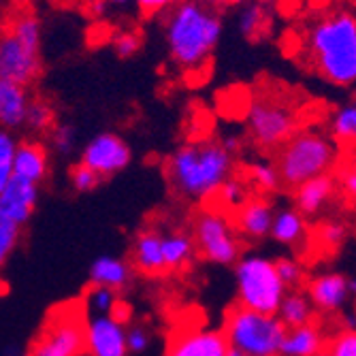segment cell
<instances>
[{"instance_id":"obj_1","label":"cell","mask_w":356,"mask_h":356,"mask_svg":"<svg viewBox=\"0 0 356 356\" xmlns=\"http://www.w3.org/2000/svg\"><path fill=\"white\" fill-rule=\"evenodd\" d=\"M231 147L220 141H201L179 147L167 165V177L177 194L192 201L213 199L231 179Z\"/></svg>"},{"instance_id":"obj_2","label":"cell","mask_w":356,"mask_h":356,"mask_svg":"<svg viewBox=\"0 0 356 356\" xmlns=\"http://www.w3.org/2000/svg\"><path fill=\"white\" fill-rule=\"evenodd\" d=\"M307 58L320 77L335 86L356 83V17L335 11L320 17L307 32Z\"/></svg>"},{"instance_id":"obj_3","label":"cell","mask_w":356,"mask_h":356,"mask_svg":"<svg viewBox=\"0 0 356 356\" xmlns=\"http://www.w3.org/2000/svg\"><path fill=\"white\" fill-rule=\"evenodd\" d=\"M222 35V24L213 11L197 0L177 5L167 22V45L175 64L199 69L209 60Z\"/></svg>"},{"instance_id":"obj_4","label":"cell","mask_w":356,"mask_h":356,"mask_svg":"<svg viewBox=\"0 0 356 356\" xmlns=\"http://www.w3.org/2000/svg\"><path fill=\"white\" fill-rule=\"evenodd\" d=\"M335 143L316 128H299L282 147H277L275 165L286 188L297 190L301 184L329 175L335 167Z\"/></svg>"},{"instance_id":"obj_5","label":"cell","mask_w":356,"mask_h":356,"mask_svg":"<svg viewBox=\"0 0 356 356\" xmlns=\"http://www.w3.org/2000/svg\"><path fill=\"white\" fill-rule=\"evenodd\" d=\"M88 354V312L83 301L56 305L37 337L28 348V356H86Z\"/></svg>"},{"instance_id":"obj_6","label":"cell","mask_w":356,"mask_h":356,"mask_svg":"<svg viewBox=\"0 0 356 356\" xmlns=\"http://www.w3.org/2000/svg\"><path fill=\"white\" fill-rule=\"evenodd\" d=\"M41 67V24L32 13L11 19L0 41V79L19 86L35 81Z\"/></svg>"},{"instance_id":"obj_7","label":"cell","mask_w":356,"mask_h":356,"mask_svg":"<svg viewBox=\"0 0 356 356\" xmlns=\"http://www.w3.org/2000/svg\"><path fill=\"white\" fill-rule=\"evenodd\" d=\"M222 331L229 346L241 350L245 356H280L288 333L277 314L254 312L239 303L226 312Z\"/></svg>"},{"instance_id":"obj_8","label":"cell","mask_w":356,"mask_h":356,"mask_svg":"<svg viewBox=\"0 0 356 356\" xmlns=\"http://www.w3.org/2000/svg\"><path fill=\"white\" fill-rule=\"evenodd\" d=\"M237 303L263 314H277L288 288L282 282L275 261L263 256H243L235 265Z\"/></svg>"},{"instance_id":"obj_9","label":"cell","mask_w":356,"mask_h":356,"mask_svg":"<svg viewBox=\"0 0 356 356\" xmlns=\"http://www.w3.org/2000/svg\"><path fill=\"white\" fill-rule=\"evenodd\" d=\"M248 131L263 149H277L299 131V111L277 94H263L250 103Z\"/></svg>"},{"instance_id":"obj_10","label":"cell","mask_w":356,"mask_h":356,"mask_svg":"<svg viewBox=\"0 0 356 356\" xmlns=\"http://www.w3.org/2000/svg\"><path fill=\"white\" fill-rule=\"evenodd\" d=\"M192 237L201 256L213 265H237L241 261V243L233 231L231 216L218 207L203 209L197 216Z\"/></svg>"},{"instance_id":"obj_11","label":"cell","mask_w":356,"mask_h":356,"mask_svg":"<svg viewBox=\"0 0 356 356\" xmlns=\"http://www.w3.org/2000/svg\"><path fill=\"white\" fill-rule=\"evenodd\" d=\"M229 339L220 329L179 327L169 337L165 356H226Z\"/></svg>"},{"instance_id":"obj_12","label":"cell","mask_w":356,"mask_h":356,"mask_svg":"<svg viewBox=\"0 0 356 356\" xmlns=\"http://www.w3.org/2000/svg\"><path fill=\"white\" fill-rule=\"evenodd\" d=\"M128 354V322L115 316H88V356Z\"/></svg>"},{"instance_id":"obj_13","label":"cell","mask_w":356,"mask_h":356,"mask_svg":"<svg viewBox=\"0 0 356 356\" xmlns=\"http://www.w3.org/2000/svg\"><path fill=\"white\" fill-rule=\"evenodd\" d=\"M81 163L94 169L101 177H111L131 165V147L118 135L105 133L94 137L86 145L81 154Z\"/></svg>"},{"instance_id":"obj_14","label":"cell","mask_w":356,"mask_h":356,"mask_svg":"<svg viewBox=\"0 0 356 356\" xmlns=\"http://www.w3.org/2000/svg\"><path fill=\"white\" fill-rule=\"evenodd\" d=\"M307 295L318 314L333 316L343 312L348 299L352 297L350 280L343 273H325L307 284Z\"/></svg>"},{"instance_id":"obj_15","label":"cell","mask_w":356,"mask_h":356,"mask_svg":"<svg viewBox=\"0 0 356 356\" xmlns=\"http://www.w3.org/2000/svg\"><path fill=\"white\" fill-rule=\"evenodd\" d=\"M39 184H32L22 177H11L5 186H0V218H9L24 226L39 199Z\"/></svg>"},{"instance_id":"obj_16","label":"cell","mask_w":356,"mask_h":356,"mask_svg":"<svg viewBox=\"0 0 356 356\" xmlns=\"http://www.w3.org/2000/svg\"><path fill=\"white\" fill-rule=\"evenodd\" d=\"M133 267L147 277L163 275L167 271L165 261V233L158 229H145L137 235L133 250Z\"/></svg>"},{"instance_id":"obj_17","label":"cell","mask_w":356,"mask_h":356,"mask_svg":"<svg viewBox=\"0 0 356 356\" xmlns=\"http://www.w3.org/2000/svg\"><path fill=\"white\" fill-rule=\"evenodd\" d=\"M231 220L235 224V229L250 237V239H263L271 235L273 229V207L265 199H248L235 213H231Z\"/></svg>"},{"instance_id":"obj_18","label":"cell","mask_w":356,"mask_h":356,"mask_svg":"<svg viewBox=\"0 0 356 356\" xmlns=\"http://www.w3.org/2000/svg\"><path fill=\"white\" fill-rule=\"evenodd\" d=\"M30 99L26 86L0 79V122H3L5 131H17V128L26 126Z\"/></svg>"},{"instance_id":"obj_19","label":"cell","mask_w":356,"mask_h":356,"mask_svg":"<svg viewBox=\"0 0 356 356\" xmlns=\"http://www.w3.org/2000/svg\"><path fill=\"white\" fill-rule=\"evenodd\" d=\"M327 343L329 339L318 327V322H312V325L288 329L280 356H322V352L327 350Z\"/></svg>"},{"instance_id":"obj_20","label":"cell","mask_w":356,"mask_h":356,"mask_svg":"<svg viewBox=\"0 0 356 356\" xmlns=\"http://www.w3.org/2000/svg\"><path fill=\"white\" fill-rule=\"evenodd\" d=\"M335 194V179L331 175H320L295 190V203L303 216H316L325 209Z\"/></svg>"},{"instance_id":"obj_21","label":"cell","mask_w":356,"mask_h":356,"mask_svg":"<svg viewBox=\"0 0 356 356\" xmlns=\"http://www.w3.org/2000/svg\"><path fill=\"white\" fill-rule=\"evenodd\" d=\"M133 282V269L126 261L115 256H99L90 267V284L107 286L122 293Z\"/></svg>"},{"instance_id":"obj_22","label":"cell","mask_w":356,"mask_h":356,"mask_svg":"<svg viewBox=\"0 0 356 356\" xmlns=\"http://www.w3.org/2000/svg\"><path fill=\"white\" fill-rule=\"evenodd\" d=\"M47 173V152L41 143H19L13 160V175L28 179L32 184H41Z\"/></svg>"},{"instance_id":"obj_23","label":"cell","mask_w":356,"mask_h":356,"mask_svg":"<svg viewBox=\"0 0 356 356\" xmlns=\"http://www.w3.org/2000/svg\"><path fill=\"white\" fill-rule=\"evenodd\" d=\"M316 307L309 299L307 293H301L299 288L288 290L280 309H277V318L286 325V329H297L303 325H312L316 322Z\"/></svg>"},{"instance_id":"obj_24","label":"cell","mask_w":356,"mask_h":356,"mask_svg":"<svg viewBox=\"0 0 356 356\" xmlns=\"http://www.w3.org/2000/svg\"><path fill=\"white\" fill-rule=\"evenodd\" d=\"M271 237L284 245H301L307 237V224L299 209H282L275 213Z\"/></svg>"},{"instance_id":"obj_25","label":"cell","mask_w":356,"mask_h":356,"mask_svg":"<svg viewBox=\"0 0 356 356\" xmlns=\"http://www.w3.org/2000/svg\"><path fill=\"white\" fill-rule=\"evenodd\" d=\"M194 252H197V243H194L192 235H188V233H165L167 271H179V269L188 267Z\"/></svg>"},{"instance_id":"obj_26","label":"cell","mask_w":356,"mask_h":356,"mask_svg":"<svg viewBox=\"0 0 356 356\" xmlns=\"http://www.w3.org/2000/svg\"><path fill=\"white\" fill-rule=\"evenodd\" d=\"M83 305L88 316H113L120 301V293L107 286H94L90 284V290L83 295Z\"/></svg>"},{"instance_id":"obj_27","label":"cell","mask_w":356,"mask_h":356,"mask_svg":"<svg viewBox=\"0 0 356 356\" xmlns=\"http://www.w3.org/2000/svg\"><path fill=\"white\" fill-rule=\"evenodd\" d=\"M216 199H218V209L224 213H235L250 197H248V190L241 181L237 179H229L224 181V186L216 192Z\"/></svg>"},{"instance_id":"obj_28","label":"cell","mask_w":356,"mask_h":356,"mask_svg":"<svg viewBox=\"0 0 356 356\" xmlns=\"http://www.w3.org/2000/svg\"><path fill=\"white\" fill-rule=\"evenodd\" d=\"M250 179L254 181V186L263 192H273L280 188L282 177L277 171L275 163H269V160H258L250 167Z\"/></svg>"},{"instance_id":"obj_29","label":"cell","mask_w":356,"mask_h":356,"mask_svg":"<svg viewBox=\"0 0 356 356\" xmlns=\"http://www.w3.org/2000/svg\"><path fill=\"white\" fill-rule=\"evenodd\" d=\"M239 28L248 39H256L263 35V30L267 28V13L261 5H248L241 11L239 17Z\"/></svg>"},{"instance_id":"obj_30","label":"cell","mask_w":356,"mask_h":356,"mask_svg":"<svg viewBox=\"0 0 356 356\" xmlns=\"http://www.w3.org/2000/svg\"><path fill=\"white\" fill-rule=\"evenodd\" d=\"M54 126V111L45 101H32L30 109H28V120H26V128L32 133H47Z\"/></svg>"},{"instance_id":"obj_31","label":"cell","mask_w":356,"mask_h":356,"mask_svg":"<svg viewBox=\"0 0 356 356\" xmlns=\"http://www.w3.org/2000/svg\"><path fill=\"white\" fill-rule=\"evenodd\" d=\"M17 141L9 135V131L0 133V186H5L13 177V160L17 154Z\"/></svg>"},{"instance_id":"obj_32","label":"cell","mask_w":356,"mask_h":356,"mask_svg":"<svg viewBox=\"0 0 356 356\" xmlns=\"http://www.w3.org/2000/svg\"><path fill=\"white\" fill-rule=\"evenodd\" d=\"M154 343V333L145 322H128V350L133 356L145 354Z\"/></svg>"},{"instance_id":"obj_33","label":"cell","mask_w":356,"mask_h":356,"mask_svg":"<svg viewBox=\"0 0 356 356\" xmlns=\"http://www.w3.org/2000/svg\"><path fill=\"white\" fill-rule=\"evenodd\" d=\"M322 356H356V329H341L335 333Z\"/></svg>"},{"instance_id":"obj_34","label":"cell","mask_w":356,"mask_h":356,"mask_svg":"<svg viewBox=\"0 0 356 356\" xmlns=\"http://www.w3.org/2000/svg\"><path fill=\"white\" fill-rule=\"evenodd\" d=\"M333 133L341 141H356V105L343 107L335 113Z\"/></svg>"},{"instance_id":"obj_35","label":"cell","mask_w":356,"mask_h":356,"mask_svg":"<svg viewBox=\"0 0 356 356\" xmlns=\"http://www.w3.org/2000/svg\"><path fill=\"white\" fill-rule=\"evenodd\" d=\"M19 233H22V226L17 222L9 218H0V261L3 263H7V258L15 250L19 241Z\"/></svg>"},{"instance_id":"obj_36","label":"cell","mask_w":356,"mask_h":356,"mask_svg":"<svg viewBox=\"0 0 356 356\" xmlns=\"http://www.w3.org/2000/svg\"><path fill=\"white\" fill-rule=\"evenodd\" d=\"M346 239V229L339 222H325L318 229V243L327 252H337Z\"/></svg>"},{"instance_id":"obj_37","label":"cell","mask_w":356,"mask_h":356,"mask_svg":"<svg viewBox=\"0 0 356 356\" xmlns=\"http://www.w3.org/2000/svg\"><path fill=\"white\" fill-rule=\"evenodd\" d=\"M101 181H103V177L83 163H79L71 171V184L77 192H92L101 186Z\"/></svg>"},{"instance_id":"obj_38","label":"cell","mask_w":356,"mask_h":356,"mask_svg":"<svg viewBox=\"0 0 356 356\" xmlns=\"http://www.w3.org/2000/svg\"><path fill=\"white\" fill-rule=\"evenodd\" d=\"M275 267H277V273L282 277V282L286 284L288 290H295L301 286L305 273H303V267L297 263V261H290V258H280L275 261Z\"/></svg>"},{"instance_id":"obj_39","label":"cell","mask_w":356,"mask_h":356,"mask_svg":"<svg viewBox=\"0 0 356 356\" xmlns=\"http://www.w3.org/2000/svg\"><path fill=\"white\" fill-rule=\"evenodd\" d=\"M51 147L58 152V154H71L73 147H75V131L73 126L69 124H60L51 131Z\"/></svg>"},{"instance_id":"obj_40","label":"cell","mask_w":356,"mask_h":356,"mask_svg":"<svg viewBox=\"0 0 356 356\" xmlns=\"http://www.w3.org/2000/svg\"><path fill=\"white\" fill-rule=\"evenodd\" d=\"M139 45H141V41H139L137 32H122V35H118L115 41H113L115 54L120 58H131V56H135L139 51Z\"/></svg>"},{"instance_id":"obj_41","label":"cell","mask_w":356,"mask_h":356,"mask_svg":"<svg viewBox=\"0 0 356 356\" xmlns=\"http://www.w3.org/2000/svg\"><path fill=\"white\" fill-rule=\"evenodd\" d=\"M137 3V7H139V11L143 13V15H156V13H160V11H165V9H169L175 0H135Z\"/></svg>"},{"instance_id":"obj_42","label":"cell","mask_w":356,"mask_h":356,"mask_svg":"<svg viewBox=\"0 0 356 356\" xmlns=\"http://www.w3.org/2000/svg\"><path fill=\"white\" fill-rule=\"evenodd\" d=\"M341 188L350 199H356V160H352V163L343 169Z\"/></svg>"},{"instance_id":"obj_43","label":"cell","mask_w":356,"mask_h":356,"mask_svg":"<svg viewBox=\"0 0 356 356\" xmlns=\"http://www.w3.org/2000/svg\"><path fill=\"white\" fill-rule=\"evenodd\" d=\"M209 3L213 7H235L237 3H241V0H209Z\"/></svg>"},{"instance_id":"obj_44","label":"cell","mask_w":356,"mask_h":356,"mask_svg":"<svg viewBox=\"0 0 356 356\" xmlns=\"http://www.w3.org/2000/svg\"><path fill=\"white\" fill-rule=\"evenodd\" d=\"M96 3H101V5H126L128 0H96Z\"/></svg>"},{"instance_id":"obj_45","label":"cell","mask_w":356,"mask_h":356,"mask_svg":"<svg viewBox=\"0 0 356 356\" xmlns=\"http://www.w3.org/2000/svg\"><path fill=\"white\" fill-rule=\"evenodd\" d=\"M226 356H245L241 350H237V348H233V346H229V354H226Z\"/></svg>"},{"instance_id":"obj_46","label":"cell","mask_w":356,"mask_h":356,"mask_svg":"<svg viewBox=\"0 0 356 356\" xmlns=\"http://www.w3.org/2000/svg\"><path fill=\"white\" fill-rule=\"evenodd\" d=\"M49 3H56V5H62V3H69V0H49Z\"/></svg>"}]
</instances>
